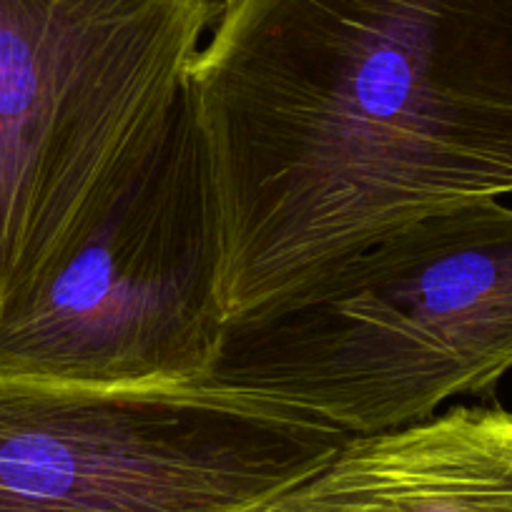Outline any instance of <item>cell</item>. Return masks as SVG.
Segmentation results:
<instances>
[{
    "label": "cell",
    "instance_id": "cell-1",
    "mask_svg": "<svg viewBox=\"0 0 512 512\" xmlns=\"http://www.w3.org/2000/svg\"><path fill=\"white\" fill-rule=\"evenodd\" d=\"M186 93L229 319L410 221L512 194V0H231Z\"/></svg>",
    "mask_w": 512,
    "mask_h": 512
},
{
    "label": "cell",
    "instance_id": "cell-2",
    "mask_svg": "<svg viewBox=\"0 0 512 512\" xmlns=\"http://www.w3.org/2000/svg\"><path fill=\"white\" fill-rule=\"evenodd\" d=\"M512 369V206L410 221L226 324L209 382L287 402L344 435L437 415Z\"/></svg>",
    "mask_w": 512,
    "mask_h": 512
},
{
    "label": "cell",
    "instance_id": "cell-3",
    "mask_svg": "<svg viewBox=\"0 0 512 512\" xmlns=\"http://www.w3.org/2000/svg\"><path fill=\"white\" fill-rule=\"evenodd\" d=\"M221 267L184 91L41 277L0 307V374L86 390L206 384L229 324Z\"/></svg>",
    "mask_w": 512,
    "mask_h": 512
},
{
    "label": "cell",
    "instance_id": "cell-4",
    "mask_svg": "<svg viewBox=\"0 0 512 512\" xmlns=\"http://www.w3.org/2000/svg\"><path fill=\"white\" fill-rule=\"evenodd\" d=\"M219 0H0V307L186 91Z\"/></svg>",
    "mask_w": 512,
    "mask_h": 512
},
{
    "label": "cell",
    "instance_id": "cell-5",
    "mask_svg": "<svg viewBox=\"0 0 512 512\" xmlns=\"http://www.w3.org/2000/svg\"><path fill=\"white\" fill-rule=\"evenodd\" d=\"M347 440L216 384L86 390L0 374V512H264Z\"/></svg>",
    "mask_w": 512,
    "mask_h": 512
},
{
    "label": "cell",
    "instance_id": "cell-6",
    "mask_svg": "<svg viewBox=\"0 0 512 512\" xmlns=\"http://www.w3.org/2000/svg\"><path fill=\"white\" fill-rule=\"evenodd\" d=\"M264 512H512V410L452 407L349 437Z\"/></svg>",
    "mask_w": 512,
    "mask_h": 512
},
{
    "label": "cell",
    "instance_id": "cell-7",
    "mask_svg": "<svg viewBox=\"0 0 512 512\" xmlns=\"http://www.w3.org/2000/svg\"><path fill=\"white\" fill-rule=\"evenodd\" d=\"M226 3H231V0H219V11H221V6H226Z\"/></svg>",
    "mask_w": 512,
    "mask_h": 512
}]
</instances>
